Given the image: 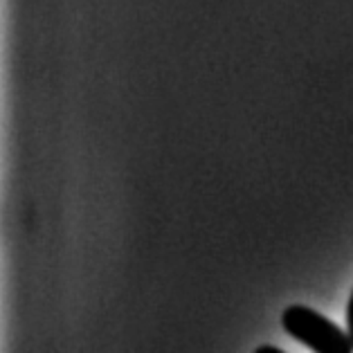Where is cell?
I'll use <instances>...</instances> for the list:
<instances>
[{
	"label": "cell",
	"mask_w": 353,
	"mask_h": 353,
	"mask_svg": "<svg viewBox=\"0 0 353 353\" xmlns=\"http://www.w3.org/2000/svg\"><path fill=\"white\" fill-rule=\"evenodd\" d=\"M281 326L313 353H353L349 333L308 306H288L281 315Z\"/></svg>",
	"instance_id": "cell-1"
},
{
	"label": "cell",
	"mask_w": 353,
	"mask_h": 353,
	"mask_svg": "<svg viewBox=\"0 0 353 353\" xmlns=\"http://www.w3.org/2000/svg\"><path fill=\"white\" fill-rule=\"evenodd\" d=\"M347 333H349V338L353 342V292H351L349 304H347Z\"/></svg>",
	"instance_id": "cell-2"
},
{
	"label": "cell",
	"mask_w": 353,
	"mask_h": 353,
	"mask_svg": "<svg viewBox=\"0 0 353 353\" xmlns=\"http://www.w3.org/2000/svg\"><path fill=\"white\" fill-rule=\"evenodd\" d=\"M254 353H283V351L277 347H270V344H263V347H259Z\"/></svg>",
	"instance_id": "cell-3"
}]
</instances>
